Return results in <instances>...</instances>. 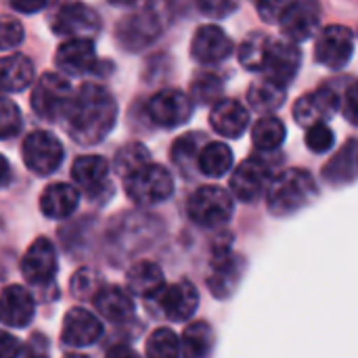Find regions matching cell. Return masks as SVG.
Wrapping results in <instances>:
<instances>
[{
    "label": "cell",
    "instance_id": "1",
    "mask_svg": "<svg viewBox=\"0 0 358 358\" xmlns=\"http://www.w3.org/2000/svg\"><path fill=\"white\" fill-rule=\"evenodd\" d=\"M61 122L71 141L80 147H92L111 134L117 122V103L101 84H82L73 92Z\"/></svg>",
    "mask_w": 358,
    "mask_h": 358
},
{
    "label": "cell",
    "instance_id": "2",
    "mask_svg": "<svg viewBox=\"0 0 358 358\" xmlns=\"http://www.w3.org/2000/svg\"><path fill=\"white\" fill-rule=\"evenodd\" d=\"M264 193L268 212L277 218H287L308 208L317 199L319 185L308 170L292 168L273 176Z\"/></svg>",
    "mask_w": 358,
    "mask_h": 358
},
{
    "label": "cell",
    "instance_id": "3",
    "mask_svg": "<svg viewBox=\"0 0 358 358\" xmlns=\"http://www.w3.org/2000/svg\"><path fill=\"white\" fill-rule=\"evenodd\" d=\"M166 27V8L162 0H149L141 8L120 19L115 27L117 44L128 52H141L151 46Z\"/></svg>",
    "mask_w": 358,
    "mask_h": 358
},
{
    "label": "cell",
    "instance_id": "4",
    "mask_svg": "<svg viewBox=\"0 0 358 358\" xmlns=\"http://www.w3.org/2000/svg\"><path fill=\"white\" fill-rule=\"evenodd\" d=\"M126 197L138 208H151L164 203L174 193V176L162 164H145L132 174L124 176Z\"/></svg>",
    "mask_w": 358,
    "mask_h": 358
},
{
    "label": "cell",
    "instance_id": "5",
    "mask_svg": "<svg viewBox=\"0 0 358 358\" xmlns=\"http://www.w3.org/2000/svg\"><path fill=\"white\" fill-rule=\"evenodd\" d=\"M243 271H245V260L243 256L231 250V237H227V241L218 239V243H214L212 248L210 275L206 279L210 294L216 300L231 298L243 279Z\"/></svg>",
    "mask_w": 358,
    "mask_h": 358
},
{
    "label": "cell",
    "instance_id": "6",
    "mask_svg": "<svg viewBox=\"0 0 358 358\" xmlns=\"http://www.w3.org/2000/svg\"><path fill=\"white\" fill-rule=\"evenodd\" d=\"M233 210H235V201H233L231 191L218 185L199 187L187 201L189 218L201 229L224 227L231 220Z\"/></svg>",
    "mask_w": 358,
    "mask_h": 358
},
{
    "label": "cell",
    "instance_id": "7",
    "mask_svg": "<svg viewBox=\"0 0 358 358\" xmlns=\"http://www.w3.org/2000/svg\"><path fill=\"white\" fill-rule=\"evenodd\" d=\"M73 96V88L67 80V76L63 73H55V71H46L40 76V80L34 84L31 96H29V105L34 109V113L44 120V122H59L63 120L69 101Z\"/></svg>",
    "mask_w": 358,
    "mask_h": 358
},
{
    "label": "cell",
    "instance_id": "8",
    "mask_svg": "<svg viewBox=\"0 0 358 358\" xmlns=\"http://www.w3.org/2000/svg\"><path fill=\"white\" fill-rule=\"evenodd\" d=\"M21 157L31 174L44 178L59 170L65 157V149L52 132L31 130L21 143Z\"/></svg>",
    "mask_w": 358,
    "mask_h": 358
},
{
    "label": "cell",
    "instance_id": "9",
    "mask_svg": "<svg viewBox=\"0 0 358 358\" xmlns=\"http://www.w3.org/2000/svg\"><path fill=\"white\" fill-rule=\"evenodd\" d=\"M273 176H275V164L268 157L250 155L231 174V180H229L231 195L245 203L258 201L264 195Z\"/></svg>",
    "mask_w": 358,
    "mask_h": 358
},
{
    "label": "cell",
    "instance_id": "10",
    "mask_svg": "<svg viewBox=\"0 0 358 358\" xmlns=\"http://www.w3.org/2000/svg\"><path fill=\"white\" fill-rule=\"evenodd\" d=\"M193 111H195V103L187 92L178 88L159 90L147 103L149 120L164 130H174L185 126L193 117Z\"/></svg>",
    "mask_w": 358,
    "mask_h": 358
},
{
    "label": "cell",
    "instance_id": "11",
    "mask_svg": "<svg viewBox=\"0 0 358 358\" xmlns=\"http://www.w3.org/2000/svg\"><path fill=\"white\" fill-rule=\"evenodd\" d=\"M321 19L323 10L319 0H289L277 21L281 25V34L287 40L300 44L310 40L319 31Z\"/></svg>",
    "mask_w": 358,
    "mask_h": 358
},
{
    "label": "cell",
    "instance_id": "12",
    "mask_svg": "<svg viewBox=\"0 0 358 358\" xmlns=\"http://www.w3.org/2000/svg\"><path fill=\"white\" fill-rule=\"evenodd\" d=\"M57 69L67 78H80L99 71V57L94 40L88 36H73L59 44L55 52Z\"/></svg>",
    "mask_w": 358,
    "mask_h": 358
},
{
    "label": "cell",
    "instance_id": "13",
    "mask_svg": "<svg viewBox=\"0 0 358 358\" xmlns=\"http://www.w3.org/2000/svg\"><path fill=\"white\" fill-rule=\"evenodd\" d=\"M149 302H155L170 323H187L199 308V292L191 281L180 279L172 285H164Z\"/></svg>",
    "mask_w": 358,
    "mask_h": 358
},
{
    "label": "cell",
    "instance_id": "14",
    "mask_svg": "<svg viewBox=\"0 0 358 358\" xmlns=\"http://www.w3.org/2000/svg\"><path fill=\"white\" fill-rule=\"evenodd\" d=\"M355 55V31L346 25H327L315 42V61L329 69H344Z\"/></svg>",
    "mask_w": 358,
    "mask_h": 358
},
{
    "label": "cell",
    "instance_id": "15",
    "mask_svg": "<svg viewBox=\"0 0 358 358\" xmlns=\"http://www.w3.org/2000/svg\"><path fill=\"white\" fill-rule=\"evenodd\" d=\"M50 29L55 36L61 38H73V36L92 38L94 34L101 31V17L92 6L76 0V2L61 4L55 10L50 19Z\"/></svg>",
    "mask_w": 358,
    "mask_h": 358
},
{
    "label": "cell",
    "instance_id": "16",
    "mask_svg": "<svg viewBox=\"0 0 358 358\" xmlns=\"http://www.w3.org/2000/svg\"><path fill=\"white\" fill-rule=\"evenodd\" d=\"M19 271H21L23 279L34 287L50 285L59 271L57 250H55L52 241H48L46 237L34 239L21 258Z\"/></svg>",
    "mask_w": 358,
    "mask_h": 358
},
{
    "label": "cell",
    "instance_id": "17",
    "mask_svg": "<svg viewBox=\"0 0 358 358\" xmlns=\"http://www.w3.org/2000/svg\"><path fill=\"white\" fill-rule=\"evenodd\" d=\"M302 67V50L296 42L292 40H273L268 42V48H266V57H264V63H262V73L264 78L281 84V86H289L298 71Z\"/></svg>",
    "mask_w": 358,
    "mask_h": 358
},
{
    "label": "cell",
    "instance_id": "18",
    "mask_svg": "<svg viewBox=\"0 0 358 358\" xmlns=\"http://www.w3.org/2000/svg\"><path fill=\"white\" fill-rule=\"evenodd\" d=\"M191 59L199 65H218L233 52V40L229 34L214 23L201 25L191 40Z\"/></svg>",
    "mask_w": 358,
    "mask_h": 358
},
{
    "label": "cell",
    "instance_id": "19",
    "mask_svg": "<svg viewBox=\"0 0 358 358\" xmlns=\"http://www.w3.org/2000/svg\"><path fill=\"white\" fill-rule=\"evenodd\" d=\"M340 111V94L331 86H321L315 92L302 94L294 103V120L308 128L319 122H329Z\"/></svg>",
    "mask_w": 358,
    "mask_h": 358
},
{
    "label": "cell",
    "instance_id": "20",
    "mask_svg": "<svg viewBox=\"0 0 358 358\" xmlns=\"http://www.w3.org/2000/svg\"><path fill=\"white\" fill-rule=\"evenodd\" d=\"M105 329L101 321L86 308H69L63 317L61 342L67 348H88L103 338Z\"/></svg>",
    "mask_w": 358,
    "mask_h": 358
},
{
    "label": "cell",
    "instance_id": "21",
    "mask_svg": "<svg viewBox=\"0 0 358 358\" xmlns=\"http://www.w3.org/2000/svg\"><path fill=\"white\" fill-rule=\"evenodd\" d=\"M36 317V300L23 285H8L0 292V325L25 329Z\"/></svg>",
    "mask_w": 358,
    "mask_h": 358
},
{
    "label": "cell",
    "instance_id": "22",
    "mask_svg": "<svg viewBox=\"0 0 358 358\" xmlns=\"http://www.w3.org/2000/svg\"><path fill=\"white\" fill-rule=\"evenodd\" d=\"M109 172H111V166H109V162L105 157H101V155H82L71 166V180L88 197L90 195L94 197L99 193H105L111 187Z\"/></svg>",
    "mask_w": 358,
    "mask_h": 358
},
{
    "label": "cell",
    "instance_id": "23",
    "mask_svg": "<svg viewBox=\"0 0 358 358\" xmlns=\"http://www.w3.org/2000/svg\"><path fill=\"white\" fill-rule=\"evenodd\" d=\"M210 124L222 138H239L250 126V111L237 99H218L212 103Z\"/></svg>",
    "mask_w": 358,
    "mask_h": 358
},
{
    "label": "cell",
    "instance_id": "24",
    "mask_svg": "<svg viewBox=\"0 0 358 358\" xmlns=\"http://www.w3.org/2000/svg\"><path fill=\"white\" fill-rule=\"evenodd\" d=\"M99 315L109 323L122 325L134 317V300L132 294L120 285H101V289L92 298Z\"/></svg>",
    "mask_w": 358,
    "mask_h": 358
},
{
    "label": "cell",
    "instance_id": "25",
    "mask_svg": "<svg viewBox=\"0 0 358 358\" xmlns=\"http://www.w3.org/2000/svg\"><path fill=\"white\" fill-rule=\"evenodd\" d=\"M38 206L46 218L65 220L80 206V189L69 182H52L42 191Z\"/></svg>",
    "mask_w": 358,
    "mask_h": 358
},
{
    "label": "cell",
    "instance_id": "26",
    "mask_svg": "<svg viewBox=\"0 0 358 358\" xmlns=\"http://www.w3.org/2000/svg\"><path fill=\"white\" fill-rule=\"evenodd\" d=\"M36 78L34 61L27 55L15 52L0 57V90L2 92H23L31 86Z\"/></svg>",
    "mask_w": 358,
    "mask_h": 358
},
{
    "label": "cell",
    "instance_id": "27",
    "mask_svg": "<svg viewBox=\"0 0 358 358\" xmlns=\"http://www.w3.org/2000/svg\"><path fill=\"white\" fill-rule=\"evenodd\" d=\"M126 285L132 296L151 300L166 285V277H164V271L159 264H155L151 260H138L128 268Z\"/></svg>",
    "mask_w": 358,
    "mask_h": 358
},
{
    "label": "cell",
    "instance_id": "28",
    "mask_svg": "<svg viewBox=\"0 0 358 358\" xmlns=\"http://www.w3.org/2000/svg\"><path fill=\"white\" fill-rule=\"evenodd\" d=\"M357 138H350L323 166V180L331 187H346L357 180Z\"/></svg>",
    "mask_w": 358,
    "mask_h": 358
},
{
    "label": "cell",
    "instance_id": "29",
    "mask_svg": "<svg viewBox=\"0 0 358 358\" xmlns=\"http://www.w3.org/2000/svg\"><path fill=\"white\" fill-rule=\"evenodd\" d=\"M287 101V90L285 86L268 80V78H260L254 80L250 84L248 90V103L254 111L258 113H275L277 109L283 107V103Z\"/></svg>",
    "mask_w": 358,
    "mask_h": 358
},
{
    "label": "cell",
    "instance_id": "30",
    "mask_svg": "<svg viewBox=\"0 0 358 358\" xmlns=\"http://www.w3.org/2000/svg\"><path fill=\"white\" fill-rule=\"evenodd\" d=\"M233 168V151L227 143L214 141L201 145L197 153V172L210 178H222Z\"/></svg>",
    "mask_w": 358,
    "mask_h": 358
},
{
    "label": "cell",
    "instance_id": "31",
    "mask_svg": "<svg viewBox=\"0 0 358 358\" xmlns=\"http://www.w3.org/2000/svg\"><path fill=\"white\" fill-rule=\"evenodd\" d=\"M216 334L210 323L195 321L185 327L180 338V355L189 358H203L214 352Z\"/></svg>",
    "mask_w": 358,
    "mask_h": 358
},
{
    "label": "cell",
    "instance_id": "32",
    "mask_svg": "<svg viewBox=\"0 0 358 358\" xmlns=\"http://www.w3.org/2000/svg\"><path fill=\"white\" fill-rule=\"evenodd\" d=\"M287 136V128L285 124L271 115V113H264L252 128V143L256 149L260 151H275L283 145Z\"/></svg>",
    "mask_w": 358,
    "mask_h": 358
},
{
    "label": "cell",
    "instance_id": "33",
    "mask_svg": "<svg viewBox=\"0 0 358 358\" xmlns=\"http://www.w3.org/2000/svg\"><path fill=\"white\" fill-rule=\"evenodd\" d=\"M201 141H203V136L199 132L185 134V136L176 138V143L170 149V159H172L174 168L187 178L197 170V153L201 149Z\"/></svg>",
    "mask_w": 358,
    "mask_h": 358
},
{
    "label": "cell",
    "instance_id": "34",
    "mask_svg": "<svg viewBox=\"0 0 358 358\" xmlns=\"http://www.w3.org/2000/svg\"><path fill=\"white\" fill-rule=\"evenodd\" d=\"M271 36L264 31H250L243 40L241 46L237 50V59L241 63V67L250 69V71H260L264 57H266V48H268Z\"/></svg>",
    "mask_w": 358,
    "mask_h": 358
},
{
    "label": "cell",
    "instance_id": "35",
    "mask_svg": "<svg viewBox=\"0 0 358 358\" xmlns=\"http://www.w3.org/2000/svg\"><path fill=\"white\" fill-rule=\"evenodd\" d=\"M222 92H224L222 78L214 71H201L193 78L189 96L195 105H212L218 99H222Z\"/></svg>",
    "mask_w": 358,
    "mask_h": 358
},
{
    "label": "cell",
    "instance_id": "36",
    "mask_svg": "<svg viewBox=\"0 0 358 358\" xmlns=\"http://www.w3.org/2000/svg\"><path fill=\"white\" fill-rule=\"evenodd\" d=\"M149 162H151V153L143 143H128L115 153L113 170H115L117 176L124 178V176L132 174L134 170H138L141 166H145Z\"/></svg>",
    "mask_w": 358,
    "mask_h": 358
},
{
    "label": "cell",
    "instance_id": "37",
    "mask_svg": "<svg viewBox=\"0 0 358 358\" xmlns=\"http://www.w3.org/2000/svg\"><path fill=\"white\" fill-rule=\"evenodd\" d=\"M145 355L151 358L178 357L180 355V338L170 327H159L147 338Z\"/></svg>",
    "mask_w": 358,
    "mask_h": 358
},
{
    "label": "cell",
    "instance_id": "38",
    "mask_svg": "<svg viewBox=\"0 0 358 358\" xmlns=\"http://www.w3.org/2000/svg\"><path fill=\"white\" fill-rule=\"evenodd\" d=\"M103 285V279L99 275V271L94 268H88V266H82L73 273L71 281H69V287H71V294L73 298L78 300H92L94 294L101 289Z\"/></svg>",
    "mask_w": 358,
    "mask_h": 358
},
{
    "label": "cell",
    "instance_id": "39",
    "mask_svg": "<svg viewBox=\"0 0 358 358\" xmlns=\"http://www.w3.org/2000/svg\"><path fill=\"white\" fill-rule=\"evenodd\" d=\"M21 126L23 117L17 103H13L6 96H0V141L15 138L21 132Z\"/></svg>",
    "mask_w": 358,
    "mask_h": 358
},
{
    "label": "cell",
    "instance_id": "40",
    "mask_svg": "<svg viewBox=\"0 0 358 358\" xmlns=\"http://www.w3.org/2000/svg\"><path fill=\"white\" fill-rule=\"evenodd\" d=\"M304 143L313 153H327L336 143V132L327 126V122H319L308 126Z\"/></svg>",
    "mask_w": 358,
    "mask_h": 358
},
{
    "label": "cell",
    "instance_id": "41",
    "mask_svg": "<svg viewBox=\"0 0 358 358\" xmlns=\"http://www.w3.org/2000/svg\"><path fill=\"white\" fill-rule=\"evenodd\" d=\"M23 25L13 17H0V52H6L23 42Z\"/></svg>",
    "mask_w": 358,
    "mask_h": 358
},
{
    "label": "cell",
    "instance_id": "42",
    "mask_svg": "<svg viewBox=\"0 0 358 358\" xmlns=\"http://www.w3.org/2000/svg\"><path fill=\"white\" fill-rule=\"evenodd\" d=\"M201 15L212 19H224L239 8V0H195Z\"/></svg>",
    "mask_w": 358,
    "mask_h": 358
},
{
    "label": "cell",
    "instance_id": "43",
    "mask_svg": "<svg viewBox=\"0 0 358 358\" xmlns=\"http://www.w3.org/2000/svg\"><path fill=\"white\" fill-rule=\"evenodd\" d=\"M287 4H289V0H256L258 15H260L262 21H266V23H275Z\"/></svg>",
    "mask_w": 358,
    "mask_h": 358
},
{
    "label": "cell",
    "instance_id": "44",
    "mask_svg": "<svg viewBox=\"0 0 358 358\" xmlns=\"http://www.w3.org/2000/svg\"><path fill=\"white\" fill-rule=\"evenodd\" d=\"M340 105H342V111H344L346 120H348L352 126H357L358 101H357V84H355V82L346 88V92H344V101L340 99Z\"/></svg>",
    "mask_w": 358,
    "mask_h": 358
},
{
    "label": "cell",
    "instance_id": "45",
    "mask_svg": "<svg viewBox=\"0 0 358 358\" xmlns=\"http://www.w3.org/2000/svg\"><path fill=\"white\" fill-rule=\"evenodd\" d=\"M6 357H21V342L0 329V358Z\"/></svg>",
    "mask_w": 358,
    "mask_h": 358
},
{
    "label": "cell",
    "instance_id": "46",
    "mask_svg": "<svg viewBox=\"0 0 358 358\" xmlns=\"http://www.w3.org/2000/svg\"><path fill=\"white\" fill-rule=\"evenodd\" d=\"M6 4L17 13L34 15V13H40L48 4V0H6Z\"/></svg>",
    "mask_w": 358,
    "mask_h": 358
},
{
    "label": "cell",
    "instance_id": "47",
    "mask_svg": "<svg viewBox=\"0 0 358 358\" xmlns=\"http://www.w3.org/2000/svg\"><path fill=\"white\" fill-rule=\"evenodd\" d=\"M13 178V172H10V164L8 159L0 153V189H4Z\"/></svg>",
    "mask_w": 358,
    "mask_h": 358
},
{
    "label": "cell",
    "instance_id": "48",
    "mask_svg": "<svg viewBox=\"0 0 358 358\" xmlns=\"http://www.w3.org/2000/svg\"><path fill=\"white\" fill-rule=\"evenodd\" d=\"M109 357H136V350H132L130 346H124V344H117V346H111L107 350Z\"/></svg>",
    "mask_w": 358,
    "mask_h": 358
},
{
    "label": "cell",
    "instance_id": "49",
    "mask_svg": "<svg viewBox=\"0 0 358 358\" xmlns=\"http://www.w3.org/2000/svg\"><path fill=\"white\" fill-rule=\"evenodd\" d=\"M113 6H132V4H136L138 0H109Z\"/></svg>",
    "mask_w": 358,
    "mask_h": 358
},
{
    "label": "cell",
    "instance_id": "50",
    "mask_svg": "<svg viewBox=\"0 0 358 358\" xmlns=\"http://www.w3.org/2000/svg\"><path fill=\"white\" fill-rule=\"evenodd\" d=\"M2 229H4V224H2V218H0V233H2Z\"/></svg>",
    "mask_w": 358,
    "mask_h": 358
}]
</instances>
